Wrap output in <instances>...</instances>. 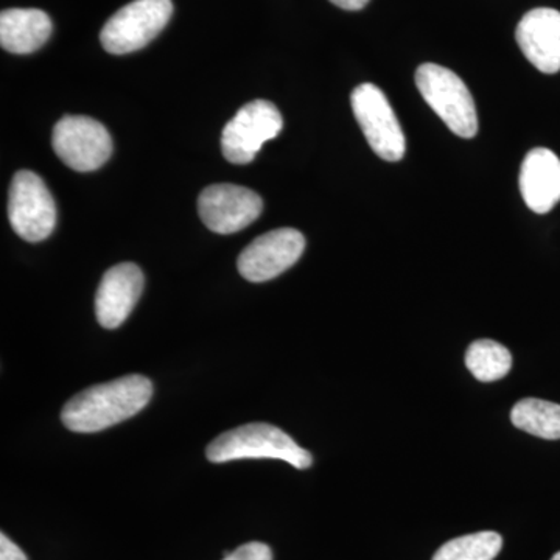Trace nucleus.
Instances as JSON below:
<instances>
[{"label":"nucleus","mask_w":560,"mask_h":560,"mask_svg":"<svg viewBox=\"0 0 560 560\" xmlns=\"http://www.w3.org/2000/svg\"><path fill=\"white\" fill-rule=\"evenodd\" d=\"M153 383L131 374L81 390L65 405L61 420L75 433H97L132 418L149 405Z\"/></svg>","instance_id":"nucleus-1"},{"label":"nucleus","mask_w":560,"mask_h":560,"mask_svg":"<svg viewBox=\"0 0 560 560\" xmlns=\"http://www.w3.org/2000/svg\"><path fill=\"white\" fill-rule=\"evenodd\" d=\"M206 456L210 463L221 464L237 459L285 460L296 469L312 466L311 453L300 447L285 431L270 423H248L210 442Z\"/></svg>","instance_id":"nucleus-2"},{"label":"nucleus","mask_w":560,"mask_h":560,"mask_svg":"<svg viewBox=\"0 0 560 560\" xmlns=\"http://www.w3.org/2000/svg\"><path fill=\"white\" fill-rule=\"evenodd\" d=\"M416 84L423 101L456 136L470 139L477 135L478 116L474 98L469 88L455 72L427 62L416 72Z\"/></svg>","instance_id":"nucleus-3"},{"label":"nucleus","mask_w":560,"mask_h":560,"mask_svg":"<svg viewBox=\"0 0 560 560\" xmlns=\"http://www.w3.org/2000/svg\"><path fill=\"white\" fill-rule=\"evenodd\" d=\"M172 14V0H135L128 3L102 28L103 49L113 55L143 49L164 31Z\"/></svg>","instance_id":"nucleus-4"},{"label":"nucleus","mask_w":560,"mask_h":560,"mask_svg":"<svg viewBox=\"0 0 560 560\" xmlns=\"http://www.w3.org/2000/svg\"><path fill=\"white\" fill-rule=\"evenodd\" d=\"M350 103L353 116L375 154L385 161H400L407 142L399 119L381 88L372 83L360 84L353 90Z\"/></svg>","instance_id":"nucleus-5"},{"label":"nucleus","mask_w":560,"mask_h":560,"mask_svg":"<svg viewBox=\"0 0 560 560\" xmlns=\"http://www.w3.org/2000/svg\"><path fill=\"white\" fill-rule=\"evenodd\" d=\"M11 228L24 241H46L57 226V206L44 180L36 173L21 171L10 186Z\"/></svg>","instance_id":"nucleus-6"},{"label":"nucleus","mask_w":560,"mask_h":560,"mask_svg":"<svg viewBox=\"0 0 560 560\" xmlns=\"http://www.w3.org/2000/svg\"><path fill=\"white\" fill-rule=\"evenodd\" d=\"M55 153L75 172L98 171L113 153V139L101 121L86 116L62 117L51 138Z\"/></svg>","instance_id":"nucleus-7"},{"label":"nucleus","mask_w":560,"mask_h":560,"mask_svg":"<svg viewBox=\"0 0 560 560\" xmlns=\"http://www.w3.org/2000/svg\"><path fill=\"white\" fill-rule=\"evenodd\" d=\"M282 128V116L271 102H250L224 127L221 135L223 156L232 164H249L264 143L278 138Z\"/></svg>","instance_id":"nucleus-8"},{"label":"nucleus","mask_w":560,"mask_h":560,"mask_svg":"<svg viewBox=\"0 0 560 560\" xmlns=\"http://www.w3.org/2000/svg\"><path fill=\"white\" fill-rule=\"evenodd\" d=\"M264 201L256 191L235 184H213L201 191L198 212L217 234H235L259 219Z\"/></svg>","instance_id":"nucleus-9"},{"label":"nucleus","mask_w":560,"mask_h":560,"mask_svg":"<svg viewBox=\"0 0 560 560\" xmlns=\"http://www.w3.org/2000/svg\"><path fill=\"white\" fill-rule=\"evenodd\" d=\"M305 238L300 231L282 228L260 235L238 257V271L249 282L278 278L301 259Z\"/></svg>","instance_id":"nucleus-10"},{"label":"nucleus","mask_w":560,"mask_h":560,"mask_svg":"<svg viewBox=\"0 0 560 560\" xmlns=\"http://www.w3.org/2000/svg\"><path fill=\"white\" fill-rule=\"evenodd\" d=\"M515 39L526 60L544 73L560 70V13L555 9H534L518 22Z\"/></svg>","instance_id":"nucleus-11"},{"label":"nucleus","mask_w":560,"mask_h":560,"mask_svg":"<svg viewBox=\"0 0 560 560\" xmlns=\"http://www.w3.org/2000/svg\"><path fill=\"white\" fill-rule=\"evenodd\" d=\"M143 290L138 265L120 264L103 276L95 296V315L105 329H117L130 316Z\"/></svg>","instance_id":"nucleus-12"},{"label":"nucleus","mask_w":560,"mask_h":560,"mask_svg":"<svg viewBox=\"0 0 560 560\" xmlns=\"http://www.w3.org/2000/svg\"><path fill=\"white\" fill-rule=\"evenodd\" d=\"M523 200L533 212L548 213L560 201V160L548 149L526 154L521 171Z\"/></svg>","instance_id":"nucleus-13"},{"label":"nucleus","mask_w":560,"mask_h":560,"mask_svg":"<svg viewBox=\"0 0 560 560\" xmlns=\"http://www.w3.org/2000/svg\"><path fill=\"white\" fill-rule=\"evenodd\" d=\"M49 14L36 9H11L0 14V44L10 54L27 55L49 40Z\"/></svg>","instance_id":"nucleus-14"},{"label":"nucleus","mask_w":560,"mask_h":560,"mask_svg":"<svg viewBox=\"0 0 560 560\" xmlns=\"http://www.w3.org/2000/svg\"><path fill=\"white\" fill-rule=\"evenodd\" d=\"M511 420L518 430L541 440H560V405L541 399H523L514 405Z\"/></svg>","instance_id":"nucleus-15"},{"label":"nucleus","mask_w":560,"mask_h":560,"mask_svg":"<svg viewBox=\"0 0 560 560\" xmlns=\"http://www.w3.org/2000/svg\"><path fill=\"white\" fill-rule=\"evenodd\" d=\"M466 366L477 381L497 382L510 374L512 355L500 342L478 340L467 349Z\"/></svg>","instance_id":"nucleus-16"},{"label":"nucleus","mask_w":560,"mask_h":560,"mask_svg":"<svg viewBox=\"0 0 560 560\" xmlns=\"http://www.w3.org/2000/svg\"><path fill=\"white\" fill-rule=\"evenodd\" d=\"M503 547L499 533L482 530L442 545L433 560H493Z\"/></svg>","instance_id":"nucleus-17"},{"label":"nucleus","mask_w":560,"mask_h":560,"mask_svg":"<svg viewBox=\"0 0 560 560\" xmlns=\"http://www.w3.org/2000/svg\"><path fill=\"white\" fill-rule=\"evenodd\" d=\"M223 560H272L271 548L260 541L242 545L234 552L224 556Z\"/></svg>","instance_id":"nucleus-18"},{"label":"nucleus","mask_w":560,"mask_h":560,"mask_svg":"<svg viewBox=\"0 0 560 560\" xmlns=\"http://www.w3.org/2000/svg\"><path fill=\"white\" fill-rule=\"evenodd\" d=\"M0 560H28L27 556L24 555V551L18 547L16 544H13L5 536V534H0Z\"/></svg>","instance_id":"nucleus-19"},{"label":"nucleus","mask_w":560,"mask_h":560,"mask_svg":"<svg viewBox=\"0 0 560 560\" xmlns=\"http://www.w3.org/2000/svg\"><path fill=\"white\" fill-rule=\"evenodd\" d=\"M330 2L342 10L357 11L364 9L370 3V0H330Z\"/></svg>","instance_id":"nucleus-20"},{"label":"nucleus","mask_w":560,"mask_h":560,"mask_svg":"<svg viewBox=\"0 0 560 560\" xmlns=\"http://www.w3.org/2000/svg\"><path fill=\"white\" fill-rule=\"evenodd\" d=\"M551 560H560V551L559 552H556L555 556H552V559Z\"/></svg>","instance_id":"nucleus-21"}]
</instances>
